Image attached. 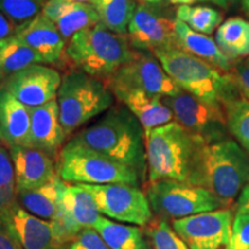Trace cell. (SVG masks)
Returning <instances> with one entry per match:
<instances>
[{
	"label": "cell",
	"instance_id": "obj_40",
	"mask_svg": "<svg viewBox=\"0 0 249 249\" xmlns=\"http://www.w3.org/2000/svg\"><path fill=\"white\" fill-rule=\"evenodd\" d=\"M236 213L249 214V183L242 188L239 194L236 201Z\"/></svg>",
	"mask_w": 249,
	"mask_h": 249
},
{
	"label": "cell",
	"instance_id": "obj_2",
	"mask_svg": "<svg viewBox=\"0 0 249 249\" xmlns=\"http://www.w3.org/2000/svg\"><path fill=\"white\" fill-rule=\"evenodd\" d=\"M144 133L149 183L160 180L191 182L198 155L207 142L177 121Z\"/></svg>",
	"mask_w": 249,
	"mask_h": 249
},
{
	"label": "cell",
	"instance_id": "obj_46",
	"mask_svg": "<svg viewBox=\"0 0 249 249\" xmlns=\"http://www.w3.org/2000/svg\"><path fill=\"white\" fill-rule=\"evenodd\" d=\"M144 1L148 2V4L154 5V4H158V2H160V0H144Z\"/></svg>",
	"mask_w": 249,
	"mask_h": 249
},
{
	"label": "cell",
	"instance_id": "obj_44",
	"mask_svg": "<svg viewBox=\"0 0 249 249\" xmlns=\"http://www.w3.org/2000/svg\"><path fill=\"white\" fill-rule=\"evenodd\" d=\"M241 6L247 17H249V0H241Z\"/></svg>",
	"mask_w": 249,
	"mask_h": 249
},
{
	"label": "cell",
	"instance_id": "obj_43",
	"mask_svg": "<svg viewBox=\"0 0 249 249\" xmlns=\"http://www.w3.org/2000/svg\"><path fill=\"white\" fill-rule=\"evenodd\" d=\"M167 1L171 2L172 5L182 6V5H192V4H194V2L202 1V0H167Z\"/></svg>",
	"mask_w": 249,
	"mask_h": 249
},
{
	"label": "cell",
	"instance_id": "obj_8",
	"mask_svg": "<svg viewBox=\"0 0 249 249\" xmlns=\"http://www.w3.org/2000/svg\"><path fill=\"white\" fill-rule=\"evenodd\" d=\"M152 213L161 219H181L225 208L226 204L204 187L176 180L152 182L147 189Z\"/></svg>",
	"mask_w": 249,
	"mask_h": 249
},
{
	"label": "cell",
	"instance_id": "obj_26",
	"mask_svg": "<svg viewBox=\"0 0 249 249\" xmlns=\"http://www.w3.org/2000/svg\"><path fill=\"white\" fill-rule=\"evenodd\" d=\"M216 43L230 58L249 57V21L241 18L226 20L217 28Z\"/></svg>",
	"mask_w": 249,
	"mask_h": 249
},
{
	"label": "cell",
	"instance_id": "obj_18",
	"mask_svg": "<svg viewBox=\"0 0 249 249\" xmlns=\"http://www.w3.org/2000/svg\"><path fill=\"white\" fill-rule=\"evenodd\" d=\"M9 154L14 165L17 193L30 191L58 176L51 156L42 150L17 145L9 148Z\"/></svg>",
	"mask_w": 249,
	"mask_h": 249
},
{
	"label": "cell",
	"instance_id": "obj_34",
	"mask_svg": "<svg viewBox=\"0 0 249 249\" xmlns=\"http://www.w3.org/2000/svg\"><path fill=\"white\" fill-rule=\"evenodd\" d=\"M68 249H110L102 236L92 227L82 230L73 240Z\"/></svg>",
	"mask_w": 249,
	"mask_h": 249
},
{
	"label": "cell",
	"instance_id": "obj_47",
	"mask_svg": "<svg viewBox=\"0 0 249 249\" xmlns=\"http://www.w3.org/2000/svg\"><path fill=\"white\" fill-rule=\"evenodd\" d=\"M1 40H2V39H0V44H1Z\"/></svg>",
	"mask_w": 249,
	"mask_h": 249
},
{
	"label": "cell",
	"instance_id": "obj_29",
	"mask_svg": "<svg viewBox=\"0 0 249 249\" xmlns=\"http://www.w3.org/2000/svg\"><path fill=\"white\" fill-rule=\"evenodd\" d=\"M176 15L177 20L203 35H211L222 22V14L217 9L208 6H179Z\"/></svg>",
	"mask_w": 249,
	"mask_h": 249
},
{
	"label": "cell",
	"instance_id": "obj_15",
	"mask_svg": "<svg viewBox=\"0 0 249 249\" xmlns=\"http://www.w3.org/2000/svg\"><path fill=\"white\" fill-rule=\"evenodd\" d=\"M61 80L54 68L33 64L9 76L4 88L28 107H37L57 98Z\"/></svg>",
	"mask_w": 249,
	"mask_h": 249
},
{
	"label": "cell",
	"instance_id": "obj_6",
	"mask_svg": "<svg viewBox=\"0 0 249 249\" xmlns=\"http://www.w3.org/2000/svg\"><path fill=\"white\" fill-rule=\"evenodd\" d=\"M113 92L101 79L79 70L62 76L58 90L59 119L67 136L113 107Z\"/></svg>",
	"mask_w": 249,
	"mask_h": 249
},
{
	"label": "cell",
	"instance_id": "obj_12",
	"mask_svg": "<svg viewBox=\"0 0 249 249\" xmlns=\"http://www.w3.org/2000/svg\"><path fill=\"white\" fill-rule=\"evenodd\" d=\"M232 210L227 208L173 220L172 227L191 249H230Z\"/></svg>",
	"mask_w": 249,
	"mask_h": 249
},
{
	"label": "cell",
	"instance_id": "obj_38",
	"mask_svg": "<svg viewBox=\"0 0 249 249\" xmlns=\"http://www.w3.org/2000/svg\"><path fill=\"white\" fill-rule=\"evenodd\" d=\"M17 197V188H0V217L18 203Z\"/></svg>",
	"mask_w": 249,
	"mask_h": 249
},
{
	"label": "cell",
	"instance_id": "obj_23",
	"mask_svg": "<svg viewBox=\"0 0 249 249\" xmlns=\"http://www.w3.org/2000/svg\"><path fill=\"white\" fill-rule=\"evenodd\" d=\"M66 182L55 176L44 185L30 191L18 192V200L21 207L34 216L52 222L57 213L58 203Z\"/></svg>",
	"mask_w": 249,
	"mask_h": 249
},
{
	"label": "cell",
	"instance_id": "obj_37",
	"mask_svg": "<svg viewBox=\"0 0 249 249\" xmlns=\"http://www.w3.org/2000/svg\"><path fill=\"white\" fill-rule=\"evenodd\" d=\"M71 2H73L71 0H48L43 6L40 13L50 21L57 23L59 18L70 8Z\"/></svg>",
	"mask_w": 249,
	"mask_h": 249
},
{
	"label": "cell",
	"instance_id": "obj_13",
	"mask_svg": "<svg viewBox=\"0 0 249 249\" xmlns=\"http://www.w3.org/2000/svg\"><path fill=\"white\" fill-rule=\"evenodd\" d=\"M102 214L92 195L79 185L66 183L52 220L55 242L62 247L71 242L82 230L93 227Z\"/></svg>",
	"mask_w": 249,
	"mask_h": 249
},
{
	"label": "cell",
	"instance_id": "obj_1",
	"mask_svg": "<svg viewBox=\"0 0 249 249\" xmlns=\"http://www.w3.org/2000/svg\"><path fill=\"white\" fill-rule=\"evenodd\" d=\"M73 139L130 167L144 180L147 174L145 133L140 121L127 107H111L101 120L81 130Z\"/></svg>",
	"mask_w": 249,
	"mask_h": 249
},
{
	"label": "cell",
	"instance_id": "obj_21",
	"mask_svg": "<svg viewBox=\"0 0 249 249\" xmlns=\"http://www.w3.org/2000/svg\"><path fill=\"white\" fill-rule=\"evenodd\" d=\"M113 95L135 116L144 132L172 123L174 119L171 108L161 102L160 96L142 90H121L113 92Z\"/></svg>",
	"mask_w": 249,
	"mask_h": 249
},
{
	"label": "cell",
	"instance_id": "obj_39",
	"mask_svg": "<svg viewBox=\"0 0 249 249\" xmlns=\"http://www.w3.org/2000/svg\"><path fill=\"white\" fill-rule=\"evenodd\" d=\"M0 249H23L1 219H0Z\"/></svg>",
	"mask_w": 249,
	"mask_h": 249
},
{
	"label": "cell",
	"instance_id": "obj_24",
	"mask_svg": "<svg viewBox=\"0 0 249 249\" xmlns=\"http://www.w3.org/2000/svg\"><path fill=\"white\" fill-rule=\"evenodd\" d=\"M92 229L98 232L110 249H154L141 226L116 223L101 216Z\"/></svg>",
	"mask_w": 249,
	"mask_h": 249
},
{
	"label": "cell",
	"instance_id": "obj_42",
	"mask_svg": "<svg viewBox=\"0 0 249 249\" xmlns=\"http://www.w3.org/2000/svg\"><path fill=\"white\" fill-rule=\"evenodd\" d=\"M202 1H209V2H213V5L218 6V7H222V8H229L231 7L235 4L238 0H202Z\"/></svg>",
	"mask_w": 249,
	"mask_h": 249
},
{
	"label": "cell",
	"instance_id": "obj_20",
	"mask_svg": "<svg viewBox=\"0 0 249 249\" xmlns=\"http://www.w3.org/2000/svg\"><path fill=\"white\" fill-rule=\"evenodd\" d=\"M30 107L8 92L0 90V141L8 148L31 147Z\"/></svg>",
	"mask_w": 249,
	"mask_h": 249
},
{
	"label": "cell",
	"instance_id": "obj_25",
	"mask_svg": "<svg viewBox=\"0 0 249 249\" xmlns=\"http://www.w3.org/2000/svg\"><path fill=\"white\" fill-rule=\"evenodd\" d=\"M39 55L14 35L0 44V82L33 64H40Z\"/></svg>",
	"mask_w": 249,
	"mask_h": 249
},
{
	"label": "cell",
	"instance_id": "obj_35",
	"mask_svg": "<svg viewBox=\"0 0 249 249\" xmlns=\"http://www.w3.org/2000/svg\"><path fill=\"white\" fill-rule=\"evenodd\" d=\"M0 188H15V172L11 154L0 147Z\"/></svg>",
	"mask_w": 249,
	"mask_h": 249
},
{
	"label": "cell",
	"instance_id": "obj_33",
	"mask_svg": "<svg viewBox=\"0 0 249 249\" xmlns=\"http://www.w3.org/2000/svg\"><path fill=\"white\" fill-rule=\"evenodd\" d=\"M230 249H249V214L236 213L234 216Z\"/></svg>",
	"mask_w": 249,
	"mask_h": 249
},
{
	"label": "cell",
	"instance_id": "obj_32",
	"mask_svg": "<svg viewBox=\"0 0 249 249\" xmlns=\"http://www.w3.org/2000/svg\"><path fill=\"white\" fill-rule=\"evenodd\" d=\"M46 0H0V11L9 21L21 24L40 13Z\"/></svg>",
	"mask_w": 249,
	"mask_h": 249
},
{
	"label": "cell",
	"instance_id": "obj_22",
	"mask_svg": "<svg viewBox=\"0 0 249 249\" xmlns=\"http://www.w3.org/2000/svg\"><path fill=\"white\" fill-rule=\"evenodd\" d=\"M176 36L178 46L202 60L209 62L220 71L231 73L234 64L233 59L226 55L213 40L207 35L196 33L186 23L176 18Z\"/></svg>",
	"mask_w": 249,
	"mask_h": 249
},
{
	"label": "cell",
	"instance_id": "obj_31",
	"mask_svg": "<svg viewBox=\"0 0 249 249\" xmlns=\"http://www.w3.org/2000/svg\"><path fill=\"white\" fill-rule=\"evenodd\" d=\"M145 233L154 249H191L165 219L151 223Z\"/></svg>",
	"mask_w": 249,
	"mask_h": 249
},
{
	"label": "cell",
	"instance_id": "obj_5",
	"mask_svg": "<svg viewBox=\"0 0 249 249\" xmlns=\"http://www.w3.org/2000/svg\"><path fill=\"white\" fill-rule=\"evenodd\" d=\"M134 52L128 37L112 33L99 22L71 37L64 55L74 70L105 81L128 62Z\"/></svg>",
	"mask_w": 249,
	"mask_h": 249
},
{
	"label": "cell",
	"instance_id": "obj_27",
	"mask_svg": "<svg viewBox=\"0 0 249 249\" xmlns=\"http://www.w3.org/2000/svg\"><path fill=\"white\" fill-rule=\"evenodd\" d=\"M92 5L101 22L108 30L119 35H127L128 24L136 7L133 0H95Z\"/></svg>",
	"mask_w": 249,
	"mask_h": 249
},
{
	"label": "cell",
	"instance_id": "obj_7",
	"mask_svg": "<svg viewBox=\"0 0 249 249\" xmlns=\"http://www.w3.org/2000/svg\"><path fill=\"white\" fill-rule=\"evenodd\" d=\"M58 176L73 185L127 183L140 186L141 177L130 167L99 154L71 139L59 152Z\"/></svg>",
	"mask_w": 249,
	"mask_h": 249
},
{
	"label": "cell",
	"instance_id": "obj_16",
	"mask_svg": "<svg viewBox=\"0 0 249 249\" xmlns=\"http://www.w3.org/2000/svg\"><path fill=\"white\" fill-rule=\"evenodd\" d=\"M15 37L39 55L45 64H53L64 57L66 43L54 22L42 13L15 27Z\"/></svg>",
	"mask_w": 249,
	"mask_h": 249
},
{
	"label": "cell",
	"instance_id": "obj_41",
	"mask_svg": "<svg viewBox=\"0 0 249 249\" xmlns=\"http://www.w3.org/2000/svg\"><path fill=\"white\" fill-rule=\"evenodd\" d=\"M15 28L13 27L8 18L0 11V39H5L14 34Z\"/></svg>",
	"mask_w": 249,
	"mask_h": 249
},
{
	"label": "cell",
	"instance_id": "obj_9",
	"mask_svg": "<svg viewBox=\"0 0 249 249\" xmlns=\"http://www.w3.org/2000/svg\"><path fill=\"white\" fill-rule=\"evenodd\" d=\"M92 195L99 213L111 219L138 226H145L152 220V209L147 194L139 186L127 183L83 185Z\"/></svg>",
	"mask_w": 249,
	"mask_h": 249
},
{
	"label": "cell",
	"instance_id": "obj_48",
	"mask_svg": "<svg viewBox=\"0 0 249 249\" xmlns=\"http://www.w3.org/2000/svg\"><path fill=\"white\" fill-rule=\"evenodd\" d=\"M59 249H62V248H59Z\"/></svg>",
	"mask_w": 249,
	"mask_h": 249
},
{
	"label": "cell",
	"instance_id": "obj_3",
	"mask_svg": "<svg viewBox=\"0 0 249 249\" xmlns=\"http://www.w3.org/2000/svg\"><path fill=\"white\" fill-rule=\"evenodd\" d=\"M152 54L180 89L205 103L224 107V103L235 98V91H239L231 73L180 48L157 50Z\"/></svg>",
	"mask_w": 249,
	"mask_h": 249
},
{
	"label": "cell",
	"instance_id": "obj_36",
	"mask_svg": "<svg viewBox=\"0 0 249 249\" xmlns=\"http://www.w3.org/2000/svg\"><path fill=\"white\" fill-rule=\"evenodd\" d=\"M231 74L242 97L249 99V58L240 64H234Z\"/></svg>",
	"mask_w": 249,
	"mask_h": 249
},
{
	"label": "cell",
	"instance_id": "obj_17",
	"mask_svg": "<svg viewBox=\"0 0 249 249\" xmlns=\"http://www.w3.org/2000/svg\"><path fill=\"white\" fill-rule=\"evenodd\" d=\"M0 219L23 249H59L53 225L49 220L34 216L18 203L2 214Z\"/></svg>",
	"mask_w": 249,
	"mask_h": 249
},
{
	"label": "cell",
	"instance_id": "obj_4",
	"mask_svg": "<svg viewBox=\"0 0 249 249\" xmlns=\"http://www.w3.org/2000/svg\"><path fill=\"white\" fill-rule=\"evenodd\" d=\"M191 183L204 187L227 205L249 183L248 152L229 139L205 143Z\"/></svg>",
	"mask_w": 249,
	"mask_h": 249
},
{
	"label": "cell",
	"instance_id": "obj_19",
	"mask_svg": "<svg viewBox=\"0 0 249 249\" xmlns=\"http://www.w3.org/2000/svg\"><path fill=\"white\" fill-rule=\"evenodd\" d=\"M31 147L49 156H55L67 134L59 119L57 98L37 107H30Z\"/></svg>",
	"mask_w": 249,
	"mask_h": 249
},
{
	"label": "cell",
	"instance_id": "obj_11",
	"mask_svg": "<svg viewBox=\"0 0 249 249\" xmlns=\"http://www.w3.org/2000/svg\"><path fill=\"white\" fill-rule=\"evenodd\" d=\"M163 102L172 111L174 121L207 143L224 140L226 117L223 107L213 105L181 90Z\"/></svg>",
	"mask_w": 249,
	"mask_h": 249
},
{
	"label": "cell",
	"instance_id": "obj_45",
	"mask_svg": "<svg viewBox=\"0 0 249 249\" xmlns=\"http://www.w3.org/2000/svg\"><path fill=\"white\" fill-rule=\"evenodd\" d=\"M71 1H77V2H88V4H93L95 0H71Z\"/></svg>",
	"mask_w": 249,
	"mask_h": 249
},
{
	"label": "cell",
	"instance_id": "obj_14",
	"mask_svg": "<svg viewBox=\"0 0 249 249\" xmlns=\"http://www.w3.org/2000/svg\"><path fill=\"white\" fill-rule=\"evenodd\" d=\"M127 35L132 48L138 51L154 53L157 50L179 48L176 20L164 17L147 4L136 5Z\"/></svg>",
	"mask_w": 249,
	"mask_h": 249
},
{
	"label": "cell",
	"instance_id": "obj_10",
	"mask_svg": "<svg viewBox=\"0 0 249 249\" xmlns=\"http://www.w3.org/2000/svg\"><path fill=\"white\" fill-rule=\"evenodd\" d=\"M112 92L121 90H142L160 97H172L181 91L167 75L160 62L143 51L134 52L128 62L104 81Z\"/></svg>",
	"mask_w": 249,
	"mask_h": 249
},
{
	"label": "cell",
	"instance_id": "obj_30",
	"mask_svg": "<svg viewBox=\"0 0 249 249\" xmlns=\"http://www.w3.org/2000/svg\"><path fill=\"white\" fill-rule=\"evenodd\" d=\"M224 112L230 133L249 154V99H230L224 103Z\"/></svg>",
	"mask_w": 249,
	"mask_h": 249
},
{
	"label": "cell",
	"instance_id": "obj_28",
	"mask_svg": "<svg viewBox=\"0 0 249 249\" xmlns=\"http://www.w3.org/2000/svg\"><path fill=\"white\" fill-rule=\"evenodd\" d=\"M101 22L97 11L92 4L73 1L70 8L55 23L64 39H71L79 31L91 28Z\"/></svg>",
	"mask_w": 249,
	"mask_h": 249
}]
</instances>
